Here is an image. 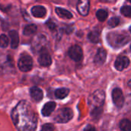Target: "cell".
I'll return each instance as SVG.
<instances>
[{"instance_id": "1", "label": "cell", "mask_w": 131, "mask_h": 131, "mask_svg": "<svg viewBox=\"0 0 131 131\" xmlns=\"http://www.w3.org/2000/svg\"><path fill=\"white\" fill-rule=\"evenodd\" d=\"M12 120L19 131H35L37 127V115L29 103L21 101L13 108Z\"/></svg>"}, {"instance_id": "2", "label": "cell", "mask_w": 131, "mask_h": 131, "mask_svg": "<svg viewBox=\"0 0 131 131\" xmlns=\"http://www.w3.org/2000/svg\"><path fill=\"white\" fill-rule=\"evenodd\" d=\"M15 68L12 56L8 53H0V74H14Z\"/></svg>"}, {"instance_id": "3", "label": "cell", "mask_w": 131, "mask_h": 131, "mask_svg": "<svg viewBox=\"0 0 131 131\" xmlns=\"http://www.w3.org/2000/svg\"><path fill=\"white\" fill-rule=\"evenodd\" d=\"M129 36L125 33L114 32L107 35V40L110 45L114 48H119L125 45L129 41Z\"/></svg>"}, {"instance_id": "4", "label": "cell", "mask_w": 131, "mask_h": 131, "mask_svg": "<svg viewBox=\"0 0 131 131\" xmlns=\"http://www.w3.org/2000/svg\"><path fill=\"white\" fill-rule=\"evenodd\" d=\"M105 93L102 90H97L91 94L88 98V103L94 109L100 108L104 103Z\"/></svg>"}, {"instance_id": "5", "label": "cell", "mask_w": 131, "mask_h": 131, "mask_svg": "<svg viewBox=\"0 0 131 131\" xmlns=\"http://www.w3.org/2000/svg\"><path fill=\"white\" fill-rule=\"evenodd\" d=\"M73 111L70 108H62L58 111L57 114L54 117V121L60 124L67 123L71 121L73 117Z\"/></svg>"}, {"instance_id": "6", "label": "cell", "mask_w": 131, "mask_h": 131, "mask_svg": "<svg viewBox=\"0 0 131 131\" xmlns=\"http://www.w3.org/2000/svg\"><path fill=\"white\" fill-rule=\"evenodd\" d=\"M18 66L20 71L23 72H27L31 70L32 66H33V60L31 57H30L27 54H21L18 60Z\"/></svg>"}, {"instance_id": "7", "label": "cell", "mask_w": 131, "mask_h": 131, "mask_svg": "<svg viewBox=\"0 0 131 131\" xmlns=\"http://www.w3.org/2000/svg\"><path fill=\"white\" fill-rule=\"evenodd\" d=\"M112 98L114 104L118 108H121L125 102L124 96L123 94L122 91L120 88H114L112 91Z\"/></svg>"}, {"instance_id": "8", "label": "cell", "mask_w": 131, "mask_h": 131, "mask_svg": "<svg viewBox=\"0 0 131 131\" xmlns=\"http://www.w3.org/2000/svg\"><path fill=\"white\" fill-rule=\"evenodd\" d=\"M68 54L70 58L75 61H80L83 58V51L79 45L71 46L69 48Z\"/></svg>"}, {"instance_id": "9", "label": "cell", "mask_w": 131, "mask_h": 131, "mask_svg": "<svg viewBox=\"0 0 131 131\" xmlns=\"http://www.w3.org/2000/svg\"><path fill=\"white\" fill-rule=\"evenodd\" d=\"M46 43V38L44 35H37L32 41V48L33 50L35 51H42L44 48V46L45 45Z\"/></svg>"}, {"instance_id": "10", "label": "cell", "mask_w": 131, "mask_h": 131, "mask_svg": "<svg viewBox=\"0 0 131 131\" xmlns=\"http://www.w3.org/2000/svg\"><path fill=\"white\" fill-rule=\"evenodd\" d=\"M38 63L41 66L48 67L51 64V58L47 50L43 49L40 51V54L38 57Z\"/></svg>"}, {"instance_id": "11", "label": "cell", "mask_w": 131, "mask_h": 131, "mask_svg": "<svg viewBox=\"0 0 131 131\" xmlns=\"http://www.w3.org/2000/svg\"><path fill=\"white\" fill-rule=\"evenodd\" d=\"M130 64V60L126 56H120L117 58L114 66L117 70L123 71L124 69L127 68Z\"/></svg>"}, {"instance_id": "12", "label": "cell", "mask_w": 131, "mask_h": 131, "mask_svg": "<svg viewBox=\"0 0 131 131\" xmlns=\"http://www.w3.org/2000/svg\"><path fill=\"white\" fill-rule=\"evenodd\" d=\"M78 12L83 15L86 16L89 13V9H90V2L88 0H81L78 2Z\"/></svg>"}, {"instance_id": "13", "label": "cell", "mask_w": 131, "mask_h": 131, "mask_svg": "<svg viewBox=\"0 0 131 131\" xmlns=\"http://www.w3.org/2000/svg\"><path fill=\"white\" fill-rule=\"evenodd\" d=\"M106 58H107L106 51L104 48H99L97 50V52L95 57H94V61L95 64L101 65L104 63V61H106Z\"/></svg>"}, {"instance_id": "14", "label": "cell", "mask_w": 131, "mask_h": 131, "mask_svg": "<svg viewBox=\"0 0 131 131\" xmlns=\"http://www.w3.org/2000/svg\"><path fill=\"white\" fill-rule=\"evenodd\" d=\"M31 12L32 15L36 18H44L46 15L47 12L45 8L41 5H35L32 7Z\"/></svg>"}, {"instance_id": "15", "label": "cell", "mask_w": 131, "mask_h": 131, "mask_svg": "<svg viewBox=\"0 0 131 131\" xmlns=\"http://www.w3.org/2000/svg\"><path fill=\"white\" fill-rule=\"evenodd\" d=\"M30 94L35 101H40L43 98V92L38 87H33L30 89Z\"/></svg>"}, {"instance_id": "16", "label": "cell", "mask_w": 131, "mask_h": 131, "mask_svg": "<svg viewBox=\"0 0 131 131\" xmlns=\"http://www.w3.org/2000/svg\"><path fill=\"white\" fill-rule=\"evenodd\" d=\"M56 107V104L54 102H48L45 104L41 110V114L44 117H48L51 114V113L54 111Z\"/></svg>"}, {"instance_id": "17", "label": "cell", "mask_w": 131, "mask_h": 131, "mask_svg": "<svg viewBox=\"0 0 131 131\" xmlns=\"http://www.w3.org/2000/svg\"><path fill=\"white\" fill-rule=\"evenodd\" d=\"M9 36L11 39V47L12 48L15 49L18 46V43H19L18 34L15 30H12L9 31Z\"/></svg>"}, {"instance_id": "18", "label": "cell", "mask_w": 131, "mask_h": 131, "mask_svg": "<svg viewBox=\"0 0 131 131\" xmlns=\"http://www.w3.org/2000/svg\"><path fill=\"white\" fill-rule=\"evenodd\" d=\"M55 12H56L57 15L59 17L62 18L71 19L73 17L72 14L69 11H68L66 9H64V8H55Z\"/></svg>"}, {"instance_id": "19", "label": "cell", "mask_w": 131, "mask_h": 131, "mask_svg": "<svg viewBox=\"0 0 131 131\" xmlns=\"http://www.w3.org/2000/svg\"><path fill=\"white\" fill-rule=\"evenodd\" d=\"M69 94V90L67 88H59L55 91L54 95L58 99H64Z\"/></svg>"}, {"instance_id": "20", "label": "cell", "mask_w": 131, "mask_h": 131, "mask_svg": "<svg viewBox=\"0 0 131 131\" xmlns=\"http://www.w3.org/2000/svg\"><path fill=\"white\" fill-rule=\"evenodd\" d=\"M37 31V26L34 24L26 25L23 29V34L25 35H31L35 33Z\"/></svg>"}, {"instance_id": "21", "label": "cell", "mask_w": 131, "mask_h": 131, "mask_svg": "<svg viewBox=\"0 0 131 131\" xmlns=\"http://www.w3.org/2000/svg\"><path fill=\"white\" fill-rule=\"evenodd\" d=\"M121 130L123 131H131V121L127 119H124L120 122Z\"/></svg>"}, {"instance_id": "22", "label": "cell", "mask_w": 131, "mask_h": 131, "mask_svg": "<svg viewBox=\"0 0 131 131\" xmlns=\"http://www.w3.org/2000/svg\"><path fill=\"white\" fill-rule=\"evenodd\" d=\"M88 39H89L91 42H93V43H94V44L98 43L99 41H100L99 32L97 31H91V32L88 34Z\"/></svg>"}, {"instance_id": "23", "label": "cell", "mask_w": 131, "mask_h": 131, "mask_svg": "<svg viewBox=\"0 0 131 131\" xmlns=\"http://www.w3.org/2000/svg\"><path fill=\"white\" fill-rule=\"evenodd\" d=\"M96 15H97V18H98L99 21H104L106 20V18H107V15H108V13L106 10H104V9H99L97 13H96Z\"/></svg>"}, {"instance_id": "24", "label": "cell", "mask_w": 131, "mask_h": 131, "mask_svg": "<svg viewBox=\"0 0 131 131\" xmlns=\"http://www.w3.org/2000/svg\"><path fill=\"white\" fill-rule=\"evenodd\" d=\"M121 13L126 17H131V6L124 5L121 9Z\"/></svg>"}, {"instance_id": "25", "label": "cell", "mask_w": 131, "mask_h": 131, "mask_svg": "<svg viewBox=\"0 0 131 131\" xmlns=\"http://www.w3.org/2000/svg\"><path fill=\"white\" fill-rule=\"evenodd\" d=\"M120 23V18L119 17H113L108 21V25L111 28H114L117 26Z\"/></svg>"}, {"instance_id": "26", "label": "cell", "mask_w": 131, "mask_h": 131, "mask_svg": "<svg viewBox=\"0 0 131 131\" xmlns=\"http://www.w3.org/2000/svg\"><path fill=\"white\" fill-rule=\"evenodd\" d=\"M8 45V38L5 35H0V47L5 48Z\"/></svg>"}, {"instance_id": "27", "label": "cell", "mask_w": 131, "mask_h": 131, "mask_svg": "<svg viewBox=\"0 0 131 131\" xmlns=\"http://www.w3.org/2000/svg\"><path fill=\"white\" fill-rule=\"evenodd\" d=\"M41 131H54V127L51 124H46L42 126Z\"/></svg>"}, {"instance_id": "28", "label": "cell", "mask_w": 131, "mask_h": 131, "mask_svg": "<svg viewBox=\"0 0 131 131\" xmlns=\"http://www.w3.org/2000/svg\"><path fill=\"white\" fill-rule=\"evenodd\" d=\"M47 25L48 27L51 29V30H54L56 28V25L54 23V22H51V21H48L47 23Z\"/></svg>"}, {"instance_id": "29", "label": "cell", "mask_w": 131, "mask_h": 131, "mask_svg": "<svg viewBox=\"0 0 131 131\" xmlns=\"http://www.w3.org/2000/svg\"><path fill=\"white\" fill-rule=\"evenodd\" d=\"M84 131H97V130L95 129V127H94L91 125H88L85 127Z\"/></svg>"}, {"instance_id": "30", "label": "cell", "mask_w": 131, "mask_h": 131, "mask_svg": "<svg viewBox=\"0 0 131 131\" xmlns=\"http://www.w3.org/2000/svg\"><path fill=\"white\" fill-rule=\"evenodd\" d=\"M128 86H129V87L131 88V80H130V81H129V82H128Z\"/></svg>"}, {"instance_id": "31", "label": "cell", "mask_w": 131, "mask_h": 131, "mask_svg": "<svg viewBox=\"0 0 131 131\" xmlns=\"http://www.w3.org/2000/svg\"><path fill=\"white\" fill-rule=\"evenodd\" d=\"M130 32H131V26H130Z\"/></svg>"}, {"instance_id": "32", "label": "cell", "mask_w": 131, "mask_h": 131, "mask_svg": "<svg viewBox=\"0 0 131 131\" xmlns=\"http://www.w3.org/2000/svg\"><path fill=\"white\" fill-rule=\"evenodd\" d=\"M130 49H131V45H130Z\"/></svg>"}]
</instances>
